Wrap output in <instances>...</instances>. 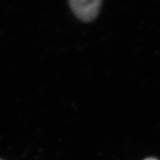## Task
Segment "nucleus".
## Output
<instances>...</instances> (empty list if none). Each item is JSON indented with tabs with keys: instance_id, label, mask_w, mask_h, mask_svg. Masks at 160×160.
<instances>
[{
	"instance_id": "1",
	"label": "nucleus",
	"mask_w": 160,
	"mask_h": 160,
	"mask_svg": "<svg viewBox=\"0 0 160 160\" xmlns=\"http://www.w3.org/2000/svg\"><path fill=\"white\" fill-rule=\"evenodd\" d=\"M102 0H68L70 8L76 17L84 22L95 19L99 14Z\"/></svg>"
},
{
	"instance_id": "2",
	"label": "nucleus",
	"mask_w": 160,
	"mask_h": 160,
	"mask_svg": "<svg viewBox=\"0 0 160 160\" xmlns=\"http://www.w3.org/2000/svg\"><path fill=\"white\" fill-rule=\"evenodd\" d=\"M144 160H157V159H154V158H147V159H145Z\"/></svg>"
}]
</instances>
